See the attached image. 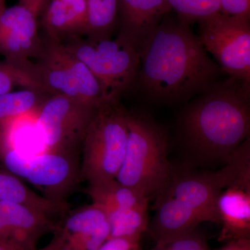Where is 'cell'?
<instances>
[{"mask_svg":"<svg viewBox=\"0 0 250 250\" xmlns=\"http://www.w3.org/2000/svg\"><path fill=\"white\" fill-rule=\"evenodd\" d=\"M217 250H250V239L243 238L232 240L227 242L225 246Z\"/></svg>","mask_w":250,"mask_h":250,"instance_id":"27","label":"cell"},{"mask_svg":"<svg viewBox=\"0 0 250 250\" xmlns=\"http://www.w3.org/2000/svg\"><path fill=\"white\" fill-rule=\"evenodd\" d=\"M0 240L8 242V243L17 246L15 243L14 237H13L11 230H10L9 227L6 225V224L5 223L4 220L1 218V215H0ZM18 248H19V247H18Z\"/></svg>","mask_w":250,"mask_h":250,"instance_id":"28","label":"cell"},{"mask_svg":"<svg viewBox=\"0 0 250 250\" xmlns=\"http://www.w3.org/2000/svg\"><path fill=\"white\" fill-rule=\"evenodd\" d=\"M36 17L22 5L6 8L0 14V54L6 62L26 68L27 57L39 51Z\"/></svg>","mask_w":250,"mask_h":250,"instance_id":"10","label":"cell"},{"mask_svg":"<svg viewBox=\"0 0 250 250\" xmlns=\"http://www.w3.org/2000/svg\"><path fill=\"white\" fill-rule=\"evenodd\" d=\"M104 210L109 224V238L126 237L141 239L143 233L148 230V208H113Z\"/></svg>","mask_w":250,"mask_h":250,"instance_id":"18","label":"cell"},{"mask_svg":"<svg viewBox=\"0 0 250 250\" xmlns=\"http://www.w3.org/2000/svg\"><path fill=\"white\" fill-rule=\"evenodd\" d=\"M64 47L93 72L101 87L104 102H117L139 75V46L121 34L115 40L76 39Z\"/></svg>","mask_w":250,"mask_h":250,"instance_id":"6","label":"cell"},{"mask_svg":"<svg viewBox=\"0 0 250 250\" xmlns=\"http://www.w3.org/2000/svg\"><path fill=\"white\" fill-rule=\"evenodd\" d=\"M64 4L68 5H81L87 4L86 0H59Z\"/></svg>","mask_w":250,"mask_h":250,"instance_id":"31","label":"cell"},{"mask_svg":"<svg viewBox=\"0 0 250 250\" xmlns=\"http://www.w3.org/2000/svg\"><path fill=\"white\" fill-rule=\"evenodd\" d=\"M126 152L116 180L154 199L168 184L173 167L167 160V134L147 116L126 112Z\"/></svg>","mask_w":250,"mask_h":250,"instance_id":"4","label":"cell"},{"mask_svg":"<svg viewBox=\"0 0 250 250\" xmlns=\"http://www.w3.org/2000/svg\"><path fill=\"white\" fill-rule=\"evenodd\" d=\"M127 138L126 112L117 102L100 104L82 144L81 181L93 184L116 179Z\"/></svg>","mask_w":250,"mask_h":250,"instance_id":"5","label":"cell"},{"mask_svg":"<svg viewBox=\"0 0 250 250\" xmlns=\"http://www.w3.org/2000/svg\"><path fill=\"white\" fill-rule=\"evenodd\" d=\"M47 0H20V4L30 11L37 18L47 6Z\"/></svg>","mask_w":250,"mask_h":250,"instance_id":"26","label":"cell"},{"mask_svg":"<svg viewBox=\"0 0 250 250\" xmlns=\"http://www.w3.org/2000/svg\"><path fill=\"white\" fill-rule=\"evenodd\" d=\"M224 14L250 20V0H220Z\"/></svg>","mask_w":250,"mask_h":250,"instance_id":"24","label":"cell"},{"mask_svg":"<svg viewBox=\"0 0 250 250\" xmlns=\"http://www.w3.org/2000/svg\"><path fill=\"white\" fill-rule=\"evenodd\" d=\"M0 201L16 202L29 206L52 217L64 215L68 205H62L38 195L22 183V181L6 170L0 169Z\"/></svg>","mask_w":250,"mask_h":250,"instance_id":"16","label":"cell"},{"mask_svg":"<svg viewBox=\"0 0 250 250\" xmlns=\"http://www.w3.org/2000/svg\"><path fill=\"white\" fill-rule=\"evenodd\" d=\"M223 226L219 241L250 239V188L235 185L226 188L217 200Z\"/></svg>","mask_w":250,"mask_h":250,"instance_id":"14","label":"cell"},{"mask_svg":"<svg viewBox=\"0 0 250 250\" xmlns=\"http://www.w3.org/2000/svg\"><path fill=\"white\" fill-rule=\"evenodd\" d=\"M5 2L6 0H0V14L4 11L6 9V6H5Z\"/></svg>","mask_w":250,"mask_h":250,"instance_id":"32","label":"cell"},{"mask_svg":"<svg viewBox=\"0 0 250 250\" xmlns=\"http://www.w3.org/2000/svg\"><path fill=\"white\" fill-rule=\"evenodd\" d=\"M97 106L62 95L45 100L38 108L35 128L46 150L77 154Z\"/></svg>","mask_w":250,"mask_h":250,"instance_id":"8","label":"cell"},{"mask_svg":"<svg viewBox=\"0 0 250 250\" xmlns=\"http://www.w3.org/2000/svg\"><path fill=\"white\" fill-rule=\"evenodd\" d=\"M190 25L163 21L139 46L138 77L154 100L174 102L205 92L220 67L208 57Z\"/></svg>","mask_w":250,"mask_h":250,"instance_id":"1","label":"cell"},{"mask_svg":"<svg viewBox=\"0 0 250 250\" xmlns=\"http://www.w3.org/2000/svg\"><path fill=\"white\" fill-rule=\"evenodd\" d=\"M85 34L90 38H108L118 14V0H86Z\"/></svg>","mask_w":250,"mask_h":250,"instance_id":"19","label":"cell"},{"mask_svg":"<svg viewBox=\"0 0 250 250\" xmlns=\"http://www.w3.org/2000/svg\"><path fill=\"white\" fill-rule=\"evenodd\" d=\"M0 161L5 170L25 179L57 203L67 205V197L82 182L76 153L45 150L28 155L18 148L0 144Z\"/></svg>","mask_w":250,"mask_h":250,"instance_id":"7","label":"cell"},{"mask_svg":"<svg viewBox=\"0 0 250 250\" xmlns=\"http://www.w3.org/2000/svg\"></svg>","mask_w":250,"mask_h":250,"instance_id":"33","label":"cell"},{"mask_svg":"<svg viewBox=\"0 0 250 250\" xmlns=\"http://www.w3.org/2000/svg\"><path fill=\"white\" fill-rule=\"evenodd\" d=\"M250 139L226 161L221 170L211 172L173 171L165 188L155 198V215L148 231L156 241L195 229L199 224H220L217 200L223 189L238 185L250 188Z\"/></svg>","mask_w":250,"mask_h":250,"instance_id":"2","label":"cell"},{"mask_svg":"<svg viewBox=\"0 0 250 250\" xmlns=\"http://www.w3.org/2000/svg\"><path fill=\"white\" fill-rule=\"evenodd\" d=\"M171 10L167 0H118L120 34L139 46Z\"/></svg>","mask_w":250,"mask_h":250,"instance_id":"13","label":"cell"},{"mask_svg":"<svg viewBox=\"0 0 250 250\" xmlns=\"http://www.w3.org/2000/svg\"><path fill=\"white\" fill-rule=\"evenodd\" d=\"M0 250H22L17 246L8 243V242L0 240Z\"/></svg>","mask_w":250,"mask_h":250,"instance_id":"30","label":"cell"},{"mask_svg":"<svg viewBox=\"0 0 250 250\" xmlns=\"http://www.w3.org/2000/svg\"><path fill=\"white\" fill-rule=\"evenodd\" d=\"M93 204L103 210L113 208H148L149 200L139 191L123 185L116 179L88 184L85 190Z\"/></svg>","mask_w":250,"mask_h":250,"instance_id":"17","label":"cell"},{"mask_svg":"<svg viewBox=\"0 0 250 250\" xmlns=\"http://www.w3.org/2000/svg\"><path fill=\"white\" fill-rule=\"evenodd\" d=\"M40 90L28 88L0 95V123L34 111L41 106Z\"/></svg>","mask_w":250,"mask_h":250,"instance_id":"20","label":"cell"},{"mask_svg":"<svg viewBox=\"0 0 250 250\" xmlns=\"http://www.w3.org/2000/svg\"><path fill=\"white\" fill-rule=\"evenodd\" d=\"M0 215L12 233L15 243L22 250H36L40 237L59 229L51 216L29 206L0 201Z\"/></svg>","mask_w":250,"mask_h":250,"instance_id":"12","label":"cell"},{"mask_svg":"<svg viewBox=\"0 0 250 250\" xmlns=\"http://www.w3.org/2000/svg\"><path fill=\"white\" fill-rule=\"evenodd\" d=\"M183 128L195 152L226 162L249 138L250 84L231 78L212 85L188 108Z\"/></svg>","mask_w":250,"mask_h":250,"instance_id":"3","label":"cell"},{"mask_svg":"<svg viewBox=\"0 0 250 250\" xmlns=\"http://www.w3.org/2000/svg\"><path fill=\"white\" fill-rule=\"evenodd\" d=\"M62 243V237H61L60 233H59L58 230H57V231H55V236H54L52 241L47 246H45V248L39 250H60Z\"/></svg>","mask_w":250,"mask_h":250,"instance_id":"29","label":"cell"},{"mask_svg":"<svg viewBox=\"0 0 250 250\" xmlns=\"http://www.w3.org/2000/svg\"><path fill=\"white\" fill-rule=\"evenodd\" d=\"M199 39L231 78L250 83V20L220 13L200 21Z\"/></svg>","mask_w":250,"mask_h":250,"instance_id":"9","label":"cell"},{"mask_svg":"<svg viewBox=\"0 0 250 250\" xmlns=\"http://www.w3.org/2000/svg\"><path fill=\"white\" fill-rule=\"evenodd\" d=\"M44 11V27L55 40L59 36L72 37L80 33L85 34L87 4L73 6L59 0H52Z\"/></svg>","mask_w":250,"mask_h":250,"instance_id":"15","label":"cell"},{"mask_svg":"<svg viewBox=\"0 0 250 250\" xmlns=\"http://www.w3.org/2000/svg\"><path fill=\"white\" fill-rule=\"evenodd\" d=\"M150 250H209L205 237L196 229L183 233L156 241V246Z\"/></svg>","mask_w":250,"mask_h":250,"instance_id":"23","label":"cell"},{"mask_svg":"<svg viewBox=\"0 0 250 250\" xmlns=\"http://www.w3.org/2000/svg\"><path fill=\"white\" fill-rule=\"evenodd\" d=\"M141 240L126 237L109 238L97 250H140Z\"/></svg>","mask_w":250,"mask_h":250,"instance_id":"25","label":"cell"},{"mask_svg":"<svg viewBox=\"0 0 250 250\" xmlns=\"http://www.w3.org/2000/svg\"><path fill=\"white\" fill-rule=\"evenodd\" d=\"M58 231L60 250H97L109 238L110 228L104 210L92 203L67 215Z\"/></svg>","mask_w":250,"mask_h":250,"instance_id":"11","label":"cell"},{"mask_svg":"<svg viewBox=\"0 0 250 250\" xmlns=\"http://www.w3.org/2000/svg\"><path fill=\"white\" fill-rule=\"evenodd\" d=\"M171 9L178 14L179 21L190 25L221 12L220 0H167Z\"/></svg>","mask_w":250,"mask_h":250,"instance_id":"21","label":"cell"},{"mask_svg":"<svg viewBox=\"0 0 250 250\" xmlns=\"http://www.w3.org/2000/svg\"><path fill=\"white\" fill-rule=\"evenodd\" d=\"M16 85L41 90L39 83L29 70L6 62H0V95L12 91Z\"/></svg>","mask_w":250,"mask_h":250,"instance_id":"22","label":"cell"}]
</instances>
